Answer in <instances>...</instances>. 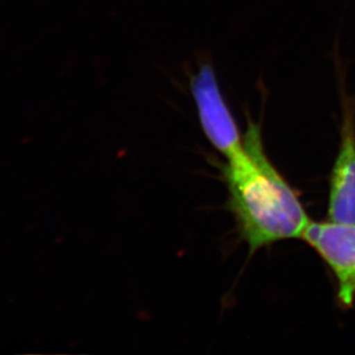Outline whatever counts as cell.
<instances>
[{
  "label": "cell",
  "mask_w": 355,
  "mask_h": 355,
  "mask_svg": "<svg viewBox=\"0 0 355 355\" xmlns=\"http://www.w3.org/2000/svg\"><path fill=\"white\" fill-rule=\"evenodd\" d=\"M244 152L227 160L229 208L250 252L302 237L309 215L295 190L266 155L260 124L248 120Z\"/></svg>",
  "instance_id": "1"
},
{
  "label": "cell",
  "mask_w": 355,
  "mask_h": 355,
  "mask_svg": "<svg viewBox=\"0 0 355 355\" xmlns=\"http://www.w3.org/2000/svg\"><path fill=\"white\" fill-rule=\"evenodd\" d=\"M190 89L201 129L211 144L227 160L244 152V141L218 84L214 64L201 55L197 71L190 75Z\"/></svg>",
  "instance_id": "2"
},
{
  "label": "cell",
  "mask_w": 355,
  "mask_h": 355,
  "mask_svg": "<svg viewBox=\"0 0 355 355\" xmlns=\"http://www.w3.org/2000/svg\"><path fill=\"white\" fill-rule=\"evenodd\" d=\"M334 64L342 92L343 121L340 148L332 168L329 192V221L355 225V96L345 90V68L335 44Z\"/></svg>",
  "instance_id": "3"
},
{
  "label": "cell",
  "mask_w": 355,
  "mask_h": 355,
  "mask_svg": "<svg viewBox=\"0 0 355 355\" xmlns=\"http://www.w3.org/2000/svg\"><path fill=\"white\" fill-rule=\"evenodd\" d=\"M302 239L314 248L338 283V300L351 307L355 299V225L309 222Z\"/></svg>",
  "instance_id": "4"
}]
</instances>
